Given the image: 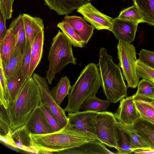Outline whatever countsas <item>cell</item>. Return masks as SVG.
<instances>
[{
    "mask_svg": "<svg viewBox=\"0 0 154 154\" xmlns=\"http://www.w3.org/2000/svg\"><path fill=\"white\" fill-rule=\"evenodd\" d=\"M63 21L68 23L75 30L82 40L84 44H87L92 36L95 28L88 24L82 17L66 15Z\"/></svg>",
    "mask_w": 154,
    "mask_h": 154,
    "instance_id": "obj_17",
    "label": "cell"
},
{
    "mask_svg": "<svg viewBox=\"0 0 154 154\" xmlns=\"http://www.w3.org/2000/svg\"><path fill=\"white\" fill-rule=\"evenodd\" d=\"M119 137V148L115 154H129L133 152L129 138L123 131L118 129Z\"/></svg>",
    "mask_w": 154,
    "mask_h": 154,
    "instance_id": "obj_34",
    "label": "cell"
},
{
    "mask_svg": "<svg viewBox=\"0 0 154 154\" xmlns=\"http://www.w3.org/2000/svg\"><path fill=\"white\" fill-rule=\"evenodd\" d=\"M117 17L138 23H145L142 15L134 4L121 11Z\"/></svg>",
    "mask_w": 154,
    "mask_h": 154,
    "instance_id": "obj_30",
    "label": "cell"
},
{
    "mask_svg": "<svg viewBox=\"0 0 154 154\" xmlns=\"http://www.w3.org/2000/svg\"><path fill=\"white\" fill-rule=\"evenodd\" d=\"M27 79L24 77L20 70L8 81V108L12 105Z\"/></svg>",
    "mask_w": 154,
    "mask_h": 154,
    "instance_id": "obj_22",
    "label": "cell"
},
{
    "mask_svg": "<svg viewBox=\"0 0 154 154\" xmlns=\"http://www.w3.org/2000/svg\"><path fill=\"white\" fill-rule=\"evenodd\" d=\"M103 91L107 99L116 103L127 96V87L120 66L115 63L106 48L100 50L99 63Z\"/></svg>",
    "mask_w": 154,
    "mask_h": 154,
    "instance_id": "obj_2",
    "label": "cell"
},
{
    "mask_svg": "<svg viewBox=\"0 0 154 154\" xmlns=\"http://www.w3.org/2000/svg\"><path fill=\"white\" fill-rule=\"evenodd\" d=\"M143 99L145 101V102L150 106L154 110V102L152 100L148 99Z\"/></svg>",
    "mask_w": 154,
    "mask_h": 154,
    "instance_id": "obj_43",
    "label": "cell"
},
{
    "mask_svg": "<svg viewBox=\"0 0 154 154\" xmlns=\"http://www.w3.org/2000/svg\"><path fill=\"white\" fill-rule=\"evenodd\" d=\"M138 59L146 65L154 69V51L141 49L138 53Z\"/></svg>",
    "mask_w": 154,
    "mask_h": 154,
    "instance_id": "obj_37",
    "label": "cell"
},
{
    "mask_svg": "<svg viewBox=\"0 0 154 154\" xmlns=\"http://www.w3.org/2000/svg\"><path fill=\"white\" fill-rule=\"evenodd\" d=\"M33 148L53 153L67 150L96 140L70 126L69 124L60 130L45 134H30Z\"/></svg>",
    "mask_w": 154,
    "mask_h": 154,
    "instance_id": "obj_1",
    "label": "cell"
},
{
    "mask_svg": "<svg viewBox=\"0 0 154 154\" xmlns=\"http://www.w3.org/2000/svg\"><path fill=\"white\" fill-rule=\"evenodd\" d=\"M145 23L154 26V0H133Z\"/></svg>",
    "mask_w": 154,
    "mask_h": 154,
    "instance_id": "obj_26",
    "label": "cell"
},
{
    "mask_svg": "<svg viewBox=\"0 0 154 154\" xmlns=\"http://www.w3.org/2000/svg\"><path fill=\"white\" fill-rule=\"evenodd\" d=\"M40 105L48 123L54 131L56 132L60 130L62 128L50 109L46 106L42 104V102Z\"/></svg>",
    "mask_w": 154,
    "mask_h": 154,
    "instance_id": "obj_35",
    "label": "cell"
},
{
    "mask_svg": "<svg viewBox=\"0 0 154 154\" xmlns=\"http://www.w3.org/2000/svg\"><path fill=\"white\" fill-rule=\"evenodd\" d=\"M152 100L154 101V98H153V99H152Z\"/></svg>",
    "mask_w": 154,
    "mask_h": 154,
    "instance_id": "obj_45",
    "label": "cell"
},
{
    "mask_svg": "<svg viewBox=\"0 0 154 154\" xmlns=\"http://www.w3.org/2000/svg\"><path fill=\"white\" fill-rule=\"evenodd\" d=\"M137 109L143 119L154 124V110L142 98H134Z\"/></svg>",
    "mask_w": 154,
    "mask_h": 154,
    "instance_id": "obj_31",
    "label": "cell"
},
{
    "mask_svg": "<svg viewBox=\"0 0 154 154\" xmlns=\"http://www.w3.org/2000/svg\"><path fill=\"white\" fill-rule=\"evenodd\" d=\"M23 19L26 33L28 41L31 45L34 38L31 26V15L26 14H23Z\"/></svg>",
    "mask_w": 154,
    "mask_h": 154,
    "instance_id": "obj_39",
    "label": "cell"
},
{
    "mask_svg": "<svg viewBox=\"0 0 154 154\" xmlns=\"http://www.w3.org/2000/svg\"><path fill=\"white\" fill-rule=\"evenodd\" d=\"M13 4L11 0H0V10L6 19H9L12 17Z\"/></svg>",
    "mask_w": 154,
    "mask_h": 154,
    "instance_id": "obj_40",
    "label": "cell"
},
{
    "mask_svg": "<svg viewBox=\"0 0 154 154\" xmlns=\"http://www.w3.org/2000/svg\"><path fill=\"white\" fill-rule=\"evenodd\" d=\"M32 77L39 88L41 95V102L47 106L57 119L62 128L68 124V120L64 109L58 105L51 96L46 79L37 73Z\"/></svg>",
    "mask_w": 154,
    "mask_h": 154,
    "instance_id": "obj_8",
    "label": "cell"
},
{
    "mask_svg": "<svg viewBox=\"0 0 154 154\" xmlns=\"http://www.w3.org/2000/svg\"><path fill=\"white\" fill-rule=\"evenodd\" d=\"M117 121L114 114L105 111L98 112L94 120L95 131L98 140L117 150L119 145Z\"/></svg>",
    "mask_w": 154,
    "mask_h": 154,
    "instance_id": "obj_6",
    "label": "cell"
},
{
    "mask_svg": "<svg viewBox=\"0 0 154 154\" xmlns=\"http://www.w3.org/2000/svg\"><path fill=\"white\" fill-rule=\"evenodd\" d=\"M31 45L28 46L24 54L22 63L20 69L24 77L26 79L29 78V68L31 60Z\"/></svg>",
    "mask_w": 154,
    "mask_h": 154,
    "instance_id": "obj_38",
    "label": "cell"
},
{
    "mask_svg": "<svg viewBox=\"0 0 154 154\" xmlns=\"http://www.w3.org/2000/svg\"><path fill=\"white\" fill-rule=\"evenodd\" d=\"M66 154H114L103 143L97 140L85 143L81 145L58 152Z\"/></svg>",
    "mask_w": 154,
    "mask_h": 154,
    "instance_id": "obj_15",
    "label": "cell"
},
{
    "mask_svg": "<svg viewBox=\"0 0 154 154\" xmlns=\"http://www.w3.org/2000/svg\"><path fill=\"white\" fill-rule=\"evenodd\" d=\"M133 152L138 154H154V151L150 150L137 149L134 150Z\"/></svg>",
    "mask_w": 154,
    "mask_h": 154,
    "instance_id": "obj_42",
    "label": "cell"
},
{
    "mask_svg": "<svg viewBox=\"0 0 154 154\" xmlns=\"http://www.w3.org/2000/svg\"><path fill=\"white\" fill-rule=\"evenodd\" d=\"M9 28L13 29L16 40V47L19 48L22 54H24L29 43L24 29L23 14H20L18 17L14 19Z\"/></svg>",
    "mask_w": 154,
    "mask_h": 154,
    "instance_id": "obj_21",
    "label": "cell"
},
{
    "mask_svg": "<svg viewBox=\"0 0 154 154\" xmlns=\"http://www.w3.org/2000/svg\"><path fill=\"white\" fill-rule=\"evenodd\" d=\"M16 40L13 29L9 28L8 32L0 42V59L2 64H7L16 48Z\"/></svg>",
    "mask_w": 154,
    "mask_h": 154,
    "instance_id": "obj_19",
    "label": "cell"
},
{
    "mask_svg": "<svg viewBox=\"0 0 154 154\" xmlns=\"http://www.w3.org/2000/svg\"><path fill=\"white\" fill-rule=\"evenodd\" d=\"M98 112L94 111L85 110L68 113V123L70 126L98 140L94 126L95 118Z\"/></svg>",
    "mask_w": 154,
    "mask_h": 154,
    "instance_id": "obj_9",
    "label": "cell"
},
{
    "mask_svg": "<svg viewBox=\"0 0 154 154\" xmlns=\"http://www.w3.org/2000/svg\"><path fill=\"white\" fill-rule=\"evenodd\" d=\"M108 100H101L95 95L92 96L83 103L80 109L85 110H92L100 112L106 110L110 105Z\"/></svg>",
    "mask_w": 154,
    "mask_h": 154,
    "instance_id": "obj_29",
    "label": "cell"
},
{
    "mask_svg": "<svg viewBox=\"0 0 154 154\" xmlns=\"http://www.w3.org/2000/svg\"><path fill=\"white\" fill-rule=\"evenodd\" d=\"M138 24L116 17L112 20L111 31L119 41L131 43L134 40Z\"/></svg>",
    "mask_w": 154,
    "mask_h": 154,
    "instance_id": "obj_13",
    "label": "cell"
},
{
    "mask_svg": "<svg viewBox=\"0 0 154 154\" xmlns=\"http://www.w3.org/2000/svg\"><path fill=\"white\" fill-rule=\"evenodd\" d=\"M77 12L82 14L85 20L97 30L106 29L111 31L113 19L99 11L90 2L81 6Z\"/></svg>",
    "mask_w": 154,
    "mask_h": 154,
    "instance_id": "obj_10",
    "label": "cell"
},
{
    "mask_svg": "<svg viewBox=\"0 0 154 154\" xmlns=\"http://www.w3.org/2000/svg\"><path fill=\"white\" fill-rule=\"evenodd\" d=\"M133 1V0H132Z\"/></svg>",
    "mask_w": 154,
    "mask_h": 154,
    "instance_id": "obj_46",
    "label": "cell"
},
{
    "mask_svg": "<svg viewBox=\"0 0 154 154\" xmlns=\"http://www.w3.org/2000/svg\"><path fill=\"white\" fill-rule=\"evenodd\" d=\"M74 47L82 48L84 44L77 32L67 22L63 20L57 25Z\"/></svg>",
    "mask_w": 154,
    "mask_h": 154,
    "instance_id": "obj_27",
    "label": "cell"
},
{
    "mask_svg": "<svg viewBox=\"0 0 154 154\" xmlns=\"http://www.w3.org/2000/svg\"><path fill=\"white\" fill-rule=\"evenodd\" d=\"M71 88L68 78L65 76L62 77L57 85L50 91L51 96L58 105L60 106Z\"/></svg>",
    "mask_w": 154,
    "mask_h": 154,
    "instance_id": "obj_25",
    "label": "cell"
},
{
    "mask_svg": "<svg viewBox=\"0 0 154 154\" xmlns=\"http://www.w3.org/2000/svg\"><path fill=\"white\" fill-rule=\"evenodd\" d=\"M137 90L134 98L148 99L154 98V83L145 79L139 81L137 85Z\"/></svg>",
    "mask_w": 154,
    "mask_h": 154,
    "instance_id": "obj_28",
    "label": "cell"
},
{
    "mask_svg": "<svg viewBox=\"0 0 154 154\" xmlns=\"http://www.w3.org/2000/svg\"><path fill=\"white\" fill-rule=\"evenodd\" d=\"M9 132H11L9 119L6 109L0 104V135H5Z\"/></svg>",
    "mask_w": 154,
    "mask_h": 154,
    "instance_id": "obj_36",
    "label": "cell"
},
{
    "mask_svg": "<svg viewBox=\"0 0 154 154\" xmlns=\"http://www.w3.org/2000/svg\"><path fill=\"white\" fill-rule=\"evenodd\" d=\"M24 125L32 134H42L54 132L48 123L40 104L31 112Z\"/></svg>",
    "mask_w": 154,
    "mask_h": 154,
    "instance_id": "obj_11",
    "label": "cell"
},
{
    "mask_svg": "<svg viewBox=\"0 0 154 154\" xmlns=\"http://www.w3.org/2000/svg\"><path fill=\"white\" fill-rule=\"evenodd\" d=\"M119 64L121 68L128 88H136L139 81L136 67V52L131 43L119 41L117 46Z\"/></svg>",
    "mask_w": 154,
    "mask_h": 154,
    "instance_id": "obj_7",
    "label": "cell"
},
{
    "mask_svg": "<svg viewBox=\"0 0 154 154\" xmlns=\"http://www.w3.org/2000/svg\"><path fill=\"white\" fill-rule=\"evenodd\" d=\"M12 146L26 152L37 154L32 147L30 133L25 125L10 132Z\"/></svg>",
    "mask_w": 154,
    "mask_h": 154,
    "instance_id": "obj_16",
    "label": "cell"
},
{
    "mask_svg": "<svg viewBox=\"0 0 154 154\" xmlns=\"http://www.w3.org/2000/svg\"><path fill=\"white\" fill-rule=\"evenodd\" d=\"M114 114L118 122L127 125L133 124L141 118L133 95L121 99L119 107Z\"/></svg>",
    "mask_w": 154,
    "mask_h": 154,
    "instance_id": "obj_12",
    "label": "cell"
},
{
    "mask_svg": "<svg viewBox=\"0 0 154 154\" xmlns=\"http://www.w3.org/2000/svg\"><path fill=\"white\" fill-rule=\"evenodd\" d=\"M116 125L118 129L124 131L128 135L133 151L137 149L151 150L136 133L131 125L123 124L117 121Z\"/></svg>",
    "mask_w": 154,
    "mask_h": 154,
    "instance_id": "obj_24",
    "label": "cell"
},
{
    "mask_svg": "<svg viewBox=\"0 0 154 154\" xmlns=\"http://www.w3.org/2000/svg\"><path fill=\"white\" fill-rule=\"evenodd\" d=\"M41 103L39 88L32 77L28 79L12 106L6 110L11 130L24 125L31 112Z\"/></svg>",
    "mask_w": 154,
    "mask_h": 154,
    "instance_id": "obj_4",
    "label": "cell"
},
{
    "mask_svg": "<svg viewBox=\"0 0 154 154\" xmlns=\"http://www.w3.org/2000/svg\"><path fill=\"white\" fill-rule=\"evenodd\" d=\"M44 30L40 32L35 38L31 45V60L29 78L31 77L42 58L44 43Z\"/></svg>",
    "mask_w": 154,
    "mask_h": 154,
    "instance_id": "obj_20",
    "label": "cell"
},
{
    "mask_svg": "<svg viewBox=\"0 0 154 154\" xmlns=\"http://www.w3.org/2000/svg\"><path fill=\"white\" fill-rule=\"evenodd\" d=\"M98 65L89 63L81 71L68 94V102L64 109L68 113L75 112L80 109L84 102L95 95L101 86Z\"/></svg>",
    "mask_w": 154,
    "mask_h": 154,
    "instance_id": "obj_3",
    "label": "cell"
},
{
    "mask_svg": "<svg viewBox=\"0 0 154 154\" xmlns=\"http://www.w3.org/2000/svg\"><path fill=\"white\" fill-rule=\"evenodd\" d=\"M49 9L58 15H64L72 13L82 5L96 0H44Z\"/></svg>",
    "mask_w": 154,
    "mask_h": 154,
    "instance_id": "obj_14",
    "label": "cell"
},
{
    "mask_svg": "<svg viewBox=\"0 0 154 154\" xmlns=\"http://www.w3.org/2000/svg\"><path fill=\"white\" fill-rule=\"evenodd\" d=\"M14 0H11V1L12 3H13V2Z\"/></svg>",
    "mask_w": 154,
    "mask_h": 154,
    "instance_id": "obj_44",
    "label": "cell"
},
{
    "mask_svg": "<svg viewBox=\"0 0 154 154\" xmlns=\"http://www.w3.org/2000/svg\"><path fill=\"white\" fill-rule=\"evenodd\" d=\"M0 104L2 105L6 109L9 108L7 88L8 81L0 62Z\"/></svg>",
    "mask_w": 154,
    "mask_h": 154,
    "instance_id": "obj_32",
    "label": "cell"
},
{
    "mask_svg": "<svg viewBox=\"0 0 154 154\" xmlns=\"http://www.w3.org/2000/svg\"><path fill=\"white\" fill-rule=\"evenodd\" d=\"M72 45L70 41L60 30L53 38L49 51L48 59L49 64L46 71V79L49 84H51L56 74L67 64H76Z\"/></svg>",
    "mask_w": 154,
    "mask_h": 154,
    "instance_id": "obj_5",
    "label": "cell"
},
{
    "mask_svg": "<svg viewBox=\"0 0 154 154\" xmlns=\"http://www.w3.org/2000/svg\"><path fill=\"white\" fill-rule=\"evenodd\" d=\"M6 20L2 12L0 10V42L4 38L8 31V29H6Z\"/></svg>",
    "mask_w": 154,
    "mask_h": 154,
    "instance_id": "obj_41",
    "label": "cell"
},
{
    "mask_svg": "<svg viewBox=\"0 0 154 154\" xmlns=\"http://www.w3.org/2000/svg\"><path fill=\"white\" fill-rule=\"evenodd\" d=\"M136 64L139 77L147 79L154 83V69L146 65L139 59L137 60Z\"/></svg>",
    "mask_w": 154,
    "mask_h": 154,
    "instance_id": "obj_33",
    "label": "cell"
},
{
    "mask_svg": "<svg viewBox=\"0 0 154 154\" xmlns=\"http://www.w3.org/2000/svg\"><path fill=\"white\" fill-rule=\"evenodd\" d=\"M131 125L151 150L154 151V124L140 118Z\"/></svg>",
    "mask_w": 154,
    "mask_h": 154,
    "instance_id": "obj_18",
    "label": "cell"
},
{
    "mask_svg": "<svg viewBox=\"0 0 154 154\" xmlns=\"http://www.w3.org/2000/svg\"><path fill=\"white\" fill-rule=\"evenodd\" d=\"M20 49L16 47L15 50L11 58L8 63L6 65L2 64L0 59L4 74L8 81L20 69L24 57Z\"/></svg>",
    "mask_w": 154,
    "mask_h": 154,
    "instance_id": "obj_23",
    "label": "cell"
}]
</instances>
